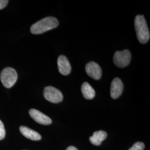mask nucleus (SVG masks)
I'll return each instance as SVG.
<instances>
[{
  "mask_svg": "<svg viewBox=\"0 0 150 150\" xmlns=\"http://www.w3.org/2000/svg\"><path fill=\"white\" fill-rule=\"evenodd\" d=\"M59 71L63 75H69L71 71V66L67 58L64 55L59 56L57 60Z\"/></svg>",
  "mask_w": 150,
  "mask_h": 150,
  "instance_id": "obj_9",
  "label": "nucleus"
},
{
  "mask_svg": "<svg viewBox=\"0 0 150 150\" xmlns=\"http://www.w3.org/2000/svg\"><path fill=\"white\" fill-rule=\"evenodd\" d=\"M123 90V84L119 78H115L111 82L110 93L113 99H116L121 96Z\"/></svg>",
  "mask_w": 150,
  "mask_h": 150,
  "instance_id": "obj_8",
  "label": "nucleus"
},
{
  "mask_svg": "<svg viewBox=\"0 0 150 150\" xmlns=\"http://www.w3.org/2000/svg\"><path fill=\"white\" fill-rule=\"evenodd\" d=\"M81 91L83 97L87 100H91L95 96V91L88 83L84 82L81 86Z\"/></svg>",
  "mask_w": 150,
  "mask_h": 150,
  "instance_id": "obj_12",
  "label": "nucleus"
},
{
  "mask_svg": "<svg viewBox=\"0 0 150 150\" xmlns=\"http://www.w3.org/2000/svg\"><path fill=\"white\" fill-rule=\"evenodd\" d=\"M20 131L23 136L28 139L33 141H38L42 139L41 136L36 131L26 126H20Z\"/></svg>",
  "mask_w": 150,
  "mask_h": 150,
  "instance_id": "obj_10",
  "label": "nucleus"
},
{
  "mask_svg": "<svg viewBox=\"0 0 150 150\" xmlns=\"http://www.w3.org/2000/svg\"><path fill=\"white\" fill-rule=\"evenodd\" d=\"M8 2L7 0H0V10L3 9L5 7Z\"/></svg>",
  "mask_w": 150,
  "mask_h": 150,
  "instance_id": "obj_15",
  "label": "nucleus"
},
{
  "mask_svg": "<svg viewBox=\"0 0 150 150\" xmlns=\"http://www.w3.org/2000/svg\"><path fill=\"white\" fill-rule=\"evenodd\" d=\"M59 24L57 18L53 17H47L32 25L30 31L34 35L42 34L56 28Z\"/></svg>",
  "mask_w": 150,
  "mask_h": 150,
  "instance_id": "obj_1",
  "label": "nucleus"
},
{
  "mask_svg": "<svg viewBox=\"0 0 150 150\" xmlns=\"http://www.w3.org/2000/svg\"><path fill=\"white\" fill-rule=\"evenodd\" d=\"M107 133L104 131H96L93 135L90 137V141L91 144L93 145L99 146L101 142L107 137Z\"/></svg>",
  "mask_w": 150,
  "mask_h": 150,
  "instance_id": "obj_11",
  "label": "nucleus"
},
{
  "mask_svg": "<svg viewBox=\"0 0 150 150\" xmlns=\"http://www.w3.org/2000/svg\"><path fill=\"white\" fill-rule=\"evenodd\" d=\"M43 96L49 102L54 103H59L63 100L62 92L52 86H47L45 88Z\"/></svg>",
  "mask_w": 150,
  "mask_h": 150,
  "instance_id": "obj_5",
  "label": "nucleus"
},
{
  "mask_svg": "<svg viewBox=\"0 0 150 150\" xmlns=\"http://www.w3.org/2000/svg\"><path fill=\"white\" fill-rule=\"evenodd\" d=\"M17 80V74L16 70L11 67H6L2 71L1 81L3 85L6 88H11Z\"/></svg>",
  "mask_w": 150,
  "mask_h": 150,
  "instance_id": "obj_3",
  "label": "nucleus"
},
{
  "mask_svg": "<svg viewBox=\"0 0 150 150\" xmlns=\"http://www.w3.org/2000/svg\"><path fill=\"white\" fill-rule=\"evenodd\" d=\"M6 131L4 123L0 120V140L4 139L5 137Z\"/></svg>",
  "mask_w": 150,
  "mask_h": 150,
  "instance_id": "obj_14",
  "label": "nucleus"
},
{
  "mask_svg": "<svg viewBox=\"0 0 150 150\" xmlns=\"http://www.w3.org/2000/svg\"><path fill=\"white\" fill-rule=\"evenodd\" d=\"M85 70L87 75L95 80H99L102 76L101 67L95 62H90L87 64Z\"/></svg>",
  "mask_w": 150,
  "mask_h": 150,
  "instance_id": "obj_6",
  "label": "nucleus"
},
{
  "mask_svg": "<svg viewBox=\"0 0 150 150\" xmlns=\"http://www.w3.org/2000/svg\"><path fill=\"white\" fill-rule=\"evenodd\" d=\"M29 114L33 120L40 124L48 125L52 123L51 118L36 109H31L29 111Z\"/></svg>",
  "mask_w": 150,
  "mask_h": 150,
  "instance_id": "obj_7",
  "label": "nucleus"
},
{
  "mask_svg": "<svg viewBox=\"0 0 150 150\" xmlns=\"http://www.w3.org/2000/svg\"><path fill=\"white\" fill-rule=\"evenodd\" d=\"M131 59V54L127 50L117 51L113 56V62L115 65L120 68H123L129 65Z\"/></svg>",
  "mask_w": 150,
  "mask_h": 150,
  "instance_id": "obj_4",
  "label": "nucleus"
},
{
  "mask_svg": "<svg viewBox=\"0 0 150 150\" xmlns=\"http://www.w3.org/2000/svg\"><path fill=\"white\" fill-rule=\"evenodd\" d=\"M134 27L139 42L142 44L147 43L150 40V34L144 16L137 15L136 17Z\"/></svg>",
  "mask_w": 150,
  "mask_h": 150,
  "instance_id": "obj_2",
  "label": "nucleus"
},
{
  "mask_svg": "<svg viewBox=\"0 0 150 150\" xmlns=\"http://www.w3.org/2000/svg\"><path fill=\"white\" fill-rule=\"evenodd\" d=\"M66 150H78L77 148H76L74 146H69V147L67 148V149Z\"/></svg>",
  "mask_w": 150,
  "mask_h": 150,
  "instance_id": "obj_16",
  "label": "nucleus"
},
{
  "mask_svg": "<svg viewBox=\"0 0 150 150\" xmlns=\"http://www.w3.org/2000/svg\"><path fill=\"white\" fill-rule=\"evenodd\" d=\"M145 149V145L143 142H137L135 143L129 150H144Z\"/></svg>",
  "mask_w": 150,
  "mask_h": 150,
  "instance_id": "obj_13",
  "label": "nucleus"
}]
</instances>
